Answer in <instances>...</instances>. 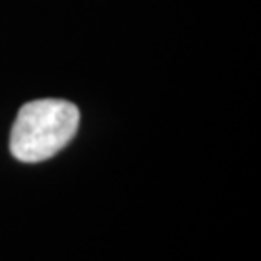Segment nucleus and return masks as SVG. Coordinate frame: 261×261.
<instances>
[{
  "instance_id": "f257e3e1",
  "label": "nucleus",
  "mask_w": 261,
  "mask_h": 261,
  "mask_svg": "<svg viewBox=\"0 0 261 261\" xmlns=\"http://www.w3.org/2000/svg\"><path fill=\"white\" fill-rule=\"evenodd\" d=\"M80 124L77 107L62 99H39L23 105L14 122L10 151L21 163L55 157L72 141Z\"/></svg>"
}]
</instances>
